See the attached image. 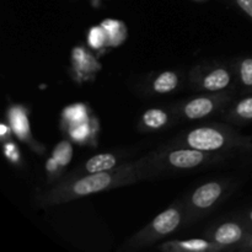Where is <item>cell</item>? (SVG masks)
<instances>
[{"instance_id":"cell-20","label":"cell","mask_w":252,"mask_h":252,"mask_svg":"<svg viewBox=\"0 0 252 252\" xmlns=\"http://www.w3.org/2000/svg\"><path fill=\"white\" fill-rule=\"evenodd\" d=\"M5 130H6V128H5V126H1V134H4Z\"/></svg>"},{"instance_id":"cell-18","label":"cell","mask_w":252,"mask_h":252,"mask_svg":"<svg viewBox=\"0 0 252 252\" xmlns=\"http://www.w3.org/2000/svg\"><path fill=\"white\" fill-rule=\"evenodd\" d=\"M103 39H105V36H103V32L100 29H94L91 31L90 42L94 47H100L103 43Z\"/></svg>"},{"instance_id":"cell-21","label":"cell","mask_w":252,"mask_h":252,"mask_svg":"<svg viewBox=\"0 0 252 252\" xmlns=\"http://www.w3.org/2000/svg\"><path fill=\"white\" fill-rule=\"evenodd\" d=\"M250 218H251V220H252V212L250 213Z\"/></svg>"},{"instance_id":"cell-3","label":"cell","mask_w":252,"mask_h":252,"mask_svg":"<svg viewBox=\"0 0 252 252\" xmlns=\"http://www.w3.org/2000/svg\"><path fill=\"white\" fill-rule=\"evenodd\" d=\"M202 150H176L169 155L170 164L180 169H191L203 161Z\"/></svg>"},{"instance_id":"cell-19","label":"cell","mask_w":252,"mask_h":252,"mask_svg":"<svg viewBox=\"0 0 252 252\" xmlns=\"http://www.w3.org/2000/svg\"><path fill=\"white\" fill-rule=\"evenodd\" d=\"M236 2L252 19V0H236Z\"/></svg>"},{"instance_id":"cell-9","label":"cell","mask_w":252,"mask_h":252,"mask_svg":"<svg viewBox=\"0 0 252 252\" xmlns=\"http://www.w3.org/2000/svg\"><path fill=\"white\" fill-rule=\"evenodd\" d=\"M229 81H230V75H229L228 71L224 70V69H217V70L212 71L209 75H207L203 85L207 90L217 91L225 88Z\"/></svg>"},{"instance_id":"cell-8","label":"cell","mask_w":252,"mask_h":252,"mask_svg":"<svg viewBox=\"0 0 252 252\" xmlns=\"http://www.w3.org/2000/svg\"><path fill=\"white\" fill-rule=\"evenodd\" d=\"M116 158L112 154H98L86 162V170L91 174L105 172L116 166Z\"/></svg>"},{"instance_id":"cell-2","label":"cell","mask_w":252,"mask_h":252,"mask_svg":"<svg viewBox=\"0 0 252 252\" xmlns=\"http://www.w3.org/2000/svg\"><path fill=\"white\" fill-rule=\"evenodd\" d=\"M111 184V176L105 172H95L94 175L86 176L84 179L75 182L73 189L79 196H86V194L100 192L108 187Z\"/></svg>"},{"instance_id":"cell-13","label":"cell","mask_w":252,"mask_h":252,"mask_svg":"<svg viewBox=\"0 0 252 252\" xmlns=\"http://www.w3.org/2000/svg\"><path fill=\"white\" fill-rule=\"evenodd\" d=\"M71 145L68 142H62L53 152V159L57 165H66L71 159Z\"/></svg>"},{"instance_id":"cell-10","label":"cell","mask_w":252,"mask_h":252,"mask_svg":"<svg viewBox=\"0 0 252 252\" xmlns=\"http://www.w3.org/2000/svg\"><path fill=\"white\" fill-rule=\"evenodd\" d=\"M177 83H179V79H177L176 74L172 71H166L158 76L157 80L154 81V90L160 94L170 93L176 88Z\"/></svg>"},{"instance_id":"cell-16","label":"cell","mask_w":252,"mask_h":252,"mask_svg":"<svg viewBox=\"0 0 252 252\" xmlns=\"http://www.w3.org/2000/svg\"><path fill=\"white\" fill-rule=\"evenodd\" d=\"M181 246L186 250H192V251H202L206 250L208 248V244L204 240H189L181 243Z\"/></svg>"},{"instance_id":"cell-11","label":"cell","mask_w":252,"mask_h":252,"mask_svg":"<svg viewBox=\"0 0 252 252\" xmlns=\"http://www.w3.org/2000/svg\"><path fill=\"white\" fill-rule=\"evenodd\" d=\"M10 121L14 130L19 137L24 138L29 133V121L26 115L20 108H12L10 113Z\"/></svg>"},{"instance_id":"cell-1","label":"cell","mask_w":252,"mask_h":252,"mask_svg":"<svg viewBox=\"0 0 252 252\" xmlns=\"http://www.w3.org/2000/svg\"><path fill=\"white\" fill-rule=\"evenodd\" d=\"M187 143L193 149L217 150L224 145V137L213 128H197L187 137Z\"/></svg>"},{"instance_id":"cell-15","label":"cell","mask_w":252,"mask_h":252,"mask_svg":"<svg viewBox=\"0 0 252 252\" xmlns=\"http://www.w3.org/2000/svg\"><path fill=\"white\" fill-rule=\"evenodd\" d=\"M241 80L245 85L252 86V58H248L241 63L240 66Z\"/></svg>"},{"instance_id":"cell-6","label":"cell","mask_w":252,"mask_h":252,"mask_svg":"<svg viewBox=\"0 0 252 252\" xmlns=\"http://www.w3.org/2000/svg\"><path fill=\"white\" fill-rule=\"evenodd\" d=\"M243 238V230L235 223H226L219 226L216 233V241L223 245L238 243Z\"/></svg>"},{"instance_id":"cell-5","label":"cell","mask_w":252,"mask_h":252,"mask_svg":"<svg viewBox=\"0 0 252 252\" xmlns=\"http://www.w3.org/2000/svg\"><path fill=\"white\" fill-rule=\"evenodd\" d=\"M180 224V213L176 209H167L157 217L153 226L160 234H169L174 231Z\"/></svg>"},{"instance_id":"cell-12","label":"cell","mask_w":252,"mask_h":252,"mask_svg":"<svg viewBox=\"0 0 252 252\" xmlns=\"http://www.w3.org/2000/svg\"><path fill=\"white\" fill-rule=\"evenodd\" d=\"M143 121H144L145 125L150 128H160L167 122V115L161 110H157V108H153V110L147 111L143 116Z\"/></svg>"},{"instance_id":"cell-17","label":"cell","mask_w":252,"mask_h":252,"mask_svg":"<svg viewBox=\"0 0 252 252\" xmlns=\"http://www.w3.org/2000/svg\"><path fill=\"white\" fill-rule=\"evenodd\" d=\"M73 56H74V61L76 62V64H78L80 68H84V69L88 68V64H89L88 57H86L85 52H84L83 49L75 48L73 52Z\"/></svg>"},{"instance_id":"cell-14","label":"cell","mask_w":252,"mask_h":252,"mask_svg":"<svg viewBox=\"0 0 252 252\" xmlns=\"http://www.w3.org/2000/svg\"><path fill=\"white\" fill-rule=\"evenodd\" d=\"M236 113L241 118L245 120H252V97H246L240 101L236 107Z\"/></svg>"},{"instance_id":"cell-4","label":"cell","mask_w":252,"mask_h":252,"mask_svg":"<svg viewBox=\"0 0 252 252\" xmlns=\"http://www.w3.org/2000/svg\"><path fill=\"white\" fill-rule=\"evenodd\" d=\"M220 193L221 187L217 182H211L201 186L194 192L192 202L198 208H208L219 198Z\"/></svg>"},{"instance_id":"cell-7","label":"cell","mask_w":252,"mask_h":252,"mask_svg":"<svg viewBox=\"0 0 252 252\" xmlns=\"http://www.w3.org/2000/svg\"><path fill=\"white\" fill-rule=\"evenodd\" d=\"M212 110H213V102L207 97H199L187 103V106L185 107V113L189 118L196 120V118L209 115Z\"/></svg>"}]
</instances>
